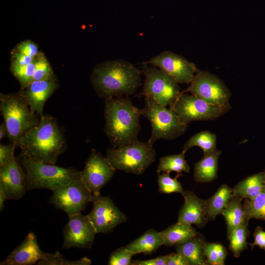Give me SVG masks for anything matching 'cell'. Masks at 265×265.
I'll return each instance as SVG.
<instances>
[{
    "label": "cell",
    "mask_w": 265,
    "mask_h": 265,
    "mask_svg": "<svg viewBox=\"0 0 265 265\" xmlns=\"http://www.w3.org/2000/svg\"><path fill=\"white\" fill-rule=\"evenodd\" d=\"M142 71L126 60H107L93 68L90 81L98 95L105 100L134 94L142 84Z\"/></svg>",
    "instance_id": "6da1fadb"
},
{
    "label": "cell",
    "mask_w": 265,
    "mask_h": 265,
    "mask_svg": "<svg viewBox=\"0 0 265 265\" xmlns=\"http://www.w3.org/2000/svg\"><path fill=\"white\" fill-rule=\"evenodd\" d=\"M39 122L20 139L21 154L33 160L55 164L65 150L66 141L55 119L49 115L40 117Z\"/></svg>",
    "instance_id": "7a4b0ae2"
},
{
    "label": "cell",
    "mask_w": 265,
    "mask_h": 265,
    "mask_svg": "<svg viewBox=\"0 0 265 265\" xmlns=\"http://www.w3.org/2000/svg\"><path fill=\"white\" fill-rule=\"evenodd\" d=\"M104 132L113 147L130 144L137 140L140 130L141 109L126 96L105 100Z\"/></svg>",
    "instance_id": "3957f363"
},
{
    "label": "cell",
    "mask_w": 265,
    "mask_h": 265,
    "mask_svg": "<svg viewBox=\"0 0 265 265\" xmlns=\"http://www.w3.org/2000/svg\"><path fill=\"white\" fill-rule=\"evenodd\" d=\"M19 162L25 174L27 191L36 188L53 191L80 177V171L74 168L38 161L21 154Z\"/></svg>",
    "instance_id": "277c9868"
},
{
    "label": "cell",
    "mask_w": 265,
    "mask_h": 265,
    "mask_svg": "<svg viewBox=\"0 0 265 265\" xmlns=\"http://www.w3.org/2000/svg\"><path fill=\"white\" fill-rule=\"evenodd\" d=\"M0 110L7 129L10 143L16 147L21 137L39 121L20 91L0 94Z\"/></svg>",
    "instance_id": "5b68a950"
},
{
    "label": "cell",
    "mask_w": 265,
    "mask_h": 265,
    "mask_svg": "<svg viewBox=\"0 0 265 265\" xmlns=\"http://www.w3.org/2000/svg\"><path fill=\"white\" fill-rule=\"evenodd\" d=\"M156 155L152 145L137 140L128 145L108 148L106 157L116 170L141 175L155 162Z\"/></svg>",
    "instance_id": "8992f818"
},
{
    "label": "cell",
    "mask_w": 265,
    "mask_h": 265,
    "mask_svg": "<svg viewBox=\"0 0 265 265\" xmlns=\"http://www.w3.org/2000/svg\"><path fill=\"white\" fill-rule=\"evenodd\" d=\"M144 97L145 105L141 112L151 123L152 132L147 141L150 144L160 139L172 140L185 132L187 127L180 121L172 108L161 106L150 97Z\"/></svg>",
    "instance_id": "52a82bcc"
},
{
    "label": "cell",
    "mask_w": 265,
    "mask_h": 265,
    "mask_svg": "<svg viewBox=\"0 0 265 265\" xmlns=\"http://www.w3.org/2000/svg\"><path fill=\"white\" fill-rule=\"evenodd\" d=\"M142 72L145 77L142 95L152 98L163 106L171 107L182 94L179 83L153 66L145 64Z\"/></svg>",
    "instance_id": "ba28073f"
},
{
    "label": "cell",
    "mask_w": 265,
    "mask_h": 265,
    "mask_svg": "<svg viewBox=\"0 0 265 265\" xmlns=\"http://www.w3.org/2000/svg\"><path fill=\"white\" fill-rule=\"evenodd\" d=\"M180 121L186 126L194 121L216 119L231 109L230 105L216 106L210 104L191 94L183 93L171 106Z\"/></svg>",
    "instance_id": "9c48e42d"
},
{
    "label": "cell",
    "mask_w": 265,
    "mask_h": 265,
    "mask_svg": "<svg viewBox=\"0 0 265 265\" xmlns=\"http://www.w3.org/2000/svg\"><path fill=\"white\" fill-rule=\"evenodd\" d=\"M182 92H190L210 104L230 105L229 88L218 77L205 70L198 69L189 86Z\"/></svg>",
    "instance_id": "30bf717a"
},
{
    "label": "cell",
    "mask_w": 265,
    "mask_h": 265,
    "mask_svg": "<svg viewBox=\"0 0 265 265\" xmlns=\"http://www.w3.org/2000/svg\"><path fill=\"white\" fill-rule=\"evenodd\" d=\"M52 191L50 203L68 216L81 213L93 197L80 177Z\"/></svg>",
    "instance_id": "8fae6325"
},
{
    "label": "cell",
    "mask_w": 265,
    "mask_h": 265,
    "mask_svg": "<svg viewBox=\"0 0 265 265\" xmlns=\"http://www.w3.org/2000/svg\"><path fill=\"white\" fill-rule=\"evenodd\" d=\"M93 208L87 215L97 233H108L127 220L126 215L115 206L109 197L101 194L94 195Z\"/></svg>",
    "instance_id": "7c38bea8"
},
{
    "label": "cell",
    "mask_w": 265,
    "mask_h": 265,
    "mask_svg": "<svg viewBox=\"0 0 265 265\" xmlns=\"http://www.w3.org/2000/svg\"><path fill=\"white\" fill-rule=\"evenodd\" d=\"M115 171L106 157L92 149L80 172V178L92 194L97 195L100 194L102 188L111 179Z\"/></svg>",
    "instance_id": "4fadbf2b"
},
{
    "label": "cell",
    "mask_w": 265,
    "mask_h": 265,
    "mask_svg": "<svg viewBox=\"0 0 265 265\" xmlns=\"http://www.w3.org/2000/svg\"><path fill=\"white\" fill-rule=\"evenodd\" d=\"M145 64H151L173 77L179 83L190 84L198 69L184 56L170 51H163Z\"/></svg>",
    "instance_id": "5bb4252c"
},
{
    "label": "cell",
    "mask_w": 265,
    "mask_h": 265,
    "mask_svg": "<svg viewBox=\"0 0 265 265\" xmlns=\"http://www.w3.org/2000/svg\"><path fill=\"white\" fill-rule=\"evenodd\" d=\"M62 232L63 248L65 249L91 248L97 234L87 215L81 213L69 216Z\"/></svg>",
    "instance_id": "9a60e30c"
},
{
    "label": "cell",
    "mask_w": 265,
    "mask_h": 265,
    "mask_svg": "<svg viewBox=\"0 0 265 265\" xmlns=\"http://www.w3.org/2000/svg\"><path fill=\"white\" fill-rule=\"evenodd\" d=\"M0 186L4 190L8 200H18L27 191L24 171L14 153L0 166Z\"/></svg>",
    "instance_id": "2e32d148"
},
{
    "label": "cell",
    "mask_w": 265,
    "mask_h": 265,
    "mask_svg": "<svg viewBox=\"0 0 265 265\" xmlns=\"http://www.w3.org/2000/svg\"><path fill=\"white\" fill-rule=\"evenodd\" d=\"M56 76L40 80H34L20 92L26 100L31 111L40 117L44 115L43 108L47 100L58 86Z\"/></svg>",
    "instance_id": "e0dca14e"
},
{
    "label": "cell",
    "mask_w": 265,
    "mask_h": 265,
    "mask_svg": "<svg viewBox=\"0 0 265 265\" xmlns=\"http://www.w3.org/2000/svg\"><path fill=\"white\" fill-rule=\"evenodd\" d=\"M47 253L40 248L34 233L28 232L25 239L6 258L0 265H31L37 263Z\"/></svg>",
    "instance_id": "ac0fdd59"
},
{
    "label": "cell",
    "mask_w": 265,
    "mask_h": 265,
    "mask_svg": "<svg viewBox=\"0 0 265 265\" xmlns=\"http://www.w3.org/2000/svg\"><path fill=\"white\" fill-rule=\"evenodd\" d=\"M182 194L184 203L179 211L178 221L203 227L208 220L206 200L190 190H184Z\"/></svg>",
    "instance_id": "d6986e66"
},
{
    "label": "cell",
    "mask_w": 265,
    "mask_h": 265,
    "mask_svg": "<svg viewBox=\"0 0 265 265\" xmlns=\"http://www.w3.org/2000/svg\"><path fill=\"white\" fill-rule=\"evenodd\" d=\"M159 233L166 246L183 243L200 234L192 225L179 221Z\"/></svg>",
    "instance_id": "ffe728a7"
},
{
    "label": "cell",
    "mask_w": 265,
    "mask_h": 265,
    "mask_svg": "<svg viewBox=\"0 0 265 265\" xmlns=\"http://www.w3.org/2000/svg\"><path fill=\"white\" fill-rule=\"evenodd\" d=\"M206 241L200 233L187 241L175 246L176 252L183 255L190 265H208L204 255Z\"/></svg>",
    "instance_id": "44dd1931"
},
{
    "label": "cell",
    "mask_w": 265,
    "mask_h": 265,
    "mask_svg": "<svg viewBox=\"0 0 265 265\" xmlns=\"http://www.w3.org/2000/svg\"><path fill=\"white\" fill-rule=\"evenodd\" d=\"M221 154L216 149L211 154L204 157L194 165V179L202 183L212 182L217 178L218 161Z\"/></svg>",
    "instance_id": "7402d4cb"
},
{
    "label": "cell",
    "mask_w": 265,
    "mask_h": 265,
    "mask_svg": "<svg viewBox=\"0 0 265 265\" xmlns=\"http://www.w3.org/2000/svg\"><path fill=\"white\" fill-rule=\"evenodd\" d=\"M163 245V241L159 232L150 229L139 238L128 243L126 247L135 255L143 253L150 254Z\"/></svg>",
    "instance_id": "603a6c76"
},
{
    "label": "cell",
    "mask_w": 265,
    "mask_h": 265,
    "mask_svg": "<svg viewBox=\"0 0 265 265\" xmlns=\"http://www.w3.org/2000/svg\"><path fill=\"white\" fill-rule=\"evenodd\" d=\"M264 171L249 176L232 188L233 195L242 199H253L264 189Z\"/></svg>",
    "instance_id": "cb8c5ba5"
},
{
    "label": "cell",
    "mask_w": 265,
    "mask_h": 265,
    "mask_svg": "<svg viewBox=\"0 0 265 265\" xmlns=\"http://www.w3.org/2000/svg\"><path fill=\"white\" fill-rule=\"evenodd\" d=\"M233 196V189L226 184L222 185L215 192L206 200L207 218L214 220Z\"/></svg>",
    "instance_id": "d4e9b609"
},
{
    "label": "cell",
    "mask_w": 265,
    "mask_h": 265,
    "mask_svg": "<svg viewBox=\"0 0 265 265\" xmlns=\"http://www.w3.org/2000/svg\"><path fill=\"white\" fill-rule=\"evenodd\" d=\"M243 199L233 195L221 212L226 223L227 235L237 227L248 223L245 219L241 203Z\"/></svg>",
    "instance_id": "484cf974"
},
{
    "label": "cell",
    "mask_w": 265,
    "mask_h": 265,
    "mask_svg": "<svg viewBox=\"0 0 265 265\" xmlns=\"http://www.w3.org/2000/svg\"><path fill=\"white\" fill-rule=\"evenodd\" d=\"M194 146L201 148L204 156L213 153L216 148V135L209 131H203L192 135L184 144L182 152H186Z\"/></svg>",
    "instance_id": "4316f807"
},
{
    "label": "cell",
    "mask_w": 265,
    "mask_h": 265,
    "mask_svg": "<svg viewBox=\"0 0 265 265\" xmlns=\"http://www.w3.org/2000/svg\"><path fill=\"white\" fill-rule=\"evenodd\" d=\"M185 153L182 152L179 154L162 157L159 160L157 172L170 173L171 171H175L179 176L182 175L183 172L188 173L190 167L185 159Z\"/></svg>",
    "instance_id": "83f0119b"
},
{
    "label": "cell",
    "mask_w": 265,
    "mask_h": 265,
    "mask_svg": "<svg viewBox=\"0 0 265 265\" xmlns=\"http://www.w3.org/2000/svg\"><path fill=\"white\" fill-rule=\"evenodd\" d=\"M249 234L248 223H244L234 228L227 235L229 241V249L233 253L234 257L238 258L241 252L248 248L247 239Z\"/></svg>",
    "instance_id": "f1b7e54d"
},
{
    "label": "cell",
    "mask_w": 265,
    "mask_h": 265,
    "mask_svg": "<svg viewBox=\"0 0 265 265\" xmlns=\"http://www.w3.org/2000/svg\"><path fill=\"white\" fill-rule=\"evenodd\" d=\"M244 215L248 222L251 218L265 220V190L253 199H245L243 204Z\"/></svg>",
    "instance_id": "f546056e"
},
{
    "label": "cell",
    "mask_w": 265,
    "mask_h": 265,
    "mask_svg": "<svg viewBox=\"0 0 265 265\" xmlns=\"http://www.w3.org/2000/svg\"><path fill=\"white\" fill-rule=\"evenodd\" d=\"M92 261L83 257L78 260L71 261L66 258L59 252L53 253H47L45 257L37 265H89Z\"/></svg>",
    "instance_id": "4dcf8cb0"
},
{
    "label": "cell",
    "mask_w": 265,
    "mask_h": 265,
    "mask_svg": "<svg viewBox=\"0 0 265 265\" xmlns=\"http://www.w3.org/2000/svg\"><path fill=\"white\" fill-rule=\"evenodd\" d=\"M170 173L163 172L162 174L158 173V184L159 191L163 194H170L172 193H179L182 194L184 191L181 183L178 181L177 178L179 175L172 178Z\"/></svg>",
    "instance_id": "1f68e13d"
},
{
    "label": "cell",
    "mask_w": 265,
    "mask_h": 265,
    "mask_svg": "<svg viewBox=\"0 0 265 265\" xmlns=\"http://www.w3.org/2000/svg\"><path fill=\"white\" fill-rule=\"evenodd\" d=\"M10 71L18 80L21 85V89L26 88L33 80L35 71L34 58L33 61L26 65L20 66L11 64Z\"/></svg>",
    "instance_id": "d6a6232c"
},
{
    "label": "cell",
    "mask_w": 265,
    "mask_h": 265,
    "mask_svg": "<svg viewBox=\"0 0 265 265\" xmlns=\"http://www.w3.org/2000/svg\"><path fill=\"white\" fill-rule=\"evenodd\" d=\"M34 62L35 71L32 81L47 79L54 75L49 61L41 51L34 57Z\"/></svg>",
    "instance_id": "836d02e7"
},
{
    "label": "cell",
    "mask_w": 265,
    "mask_h": 265,
    "mask_svg": "<svg viewBox=\"0 0 265 265\" xmlns=\"http://www.w3.org/2000/svg\"><path fill=\"white\" fill-rule=\"evenodd\" d=\"M135 254L127 249L126 246L120 247L110 255L107 264L109 265H130L132 258Z\"/></svg>",
    "instance_id": "e575fe53"
},
{
    "label": "cell",
    "mask_w": 265,
    "mask_h": 265,
    "mask_svg": "<svg viewBox=\"0 0 265 265\" xmlns=\"http://www.w3.org/2000/svg\"><path fill=\"white\" fill-rule=\"evenodd\" d=\"M14 49L33 58H34L39 52L37 45L30 40H26L20 42Z\"/></svg>",
    "instance_id": "d590c367"
},
{
    "label": "cell",
    "mask_w": 265,
    "mask_h": 265,
    "mask_svg": "<svg viewBox=\"0 0 265 265\" xmlns=\"http://www.w3.org/2000/svg\"><path fill=\"white\" fill-rule=\"evenodd\" d=\"M204 252L208 265H221L215 242L206 241Z\"/></svg>",
    "instance_id": "8d00e7d4"
},
{
    "label": "cell",
    "mask_w": 265,
    "mask_h": 265,
    "mask_svg": "<svg viewBox=\"0 0 265 265\" xmlns=\"http://www.w3.org/2000/svg\"><path fill=\"white\" fill-rule=\"evenodd\" d=\"M34 58L25 55L14 49L11 52V64L23 66L31 63Z\"/></svg>",
    "instance_id": "74e56055"
},
{
    "label": "cell",
    "mask_w": 265,
    "mask_h": 265,
    "mask_svg": "<svg viewBox=\"0 0 265 265\" xmlns=\"http://www.w3.org/2000/svg\"><path fill=\"white\" fill-rule=\"evenodd\" d=\"M253 237L254 238L253 242L248 243L251 248H253L255 246H258L265 251V231L263 230L262 227L259 226L256 227Z\"/></svg>",
    "instance_id": "f35d334b"
},
{
    "label": "cell",
    "mask_w": 265,
    "mask_h": 265,
    "mask_svg": "<svg viewBox=\"0 0 265 265\" xmlns=\"http://www.w3.org/2000/svg\"><path fill=\"white\" fill-rule=\"evenodd\" d=\"M15 147L11 143L7 145H0V166H2L14 153Z\"/></svg>",
    "instance_id": "ab89813d"
},
{
    "label": "cell",
    "mask_w": 265,
    "mask_h": 265,
    "mask_svg": "<svg viewBox=\"0 0 265 265\" xmlns=\"http://www.w3.org/2000/svg\"><path fill=\"white\" fill-rule=\"evenodd\" d=\"M166 257L167 265H190L187 260L178 252L166 255Z\"/></svg>",
    "instance_id": "60d3db41"
},
{
    "label": "cell",
    "mask_w": 265,
    "mask_h": 265,
    "mask_svg": "<svg viewBox=\"0 0 265 265\" xmlns=\"http://www.w3.org/2000/svg\"><path fill=\"white\" fill-rule=\"evenodd\" d=\"M132 265H167L166 255L160 256L146 260H136L132 262Z\"/></svg>",
    "instance_id": "b9f144b4"
},
{
    "label": "cell",
    "mask_w": 265,
    "mask_h": 265,
    "mask_svg": "<svg viewBox=\"0 0 265 265\" xmlns=\"http://www.w3.org/2000/svg\"><path fill=\"white\" fill-rule=\"evenodd\" d=\"M216 247L218 253V257L221 265L225 264V261L228 255L225 247L220 242H215Z\"/></svg>",
    "instance_id": "7bdbcfd3"
},
{
    "label": "cell",
    "mask_w": 265,
    "mask_h": 265,
    "mask_svg": "<svg viewBox=\"0 0 265 265\" xmlns=\"http://www.w3.org/2000/svg\"><path fill=\"white\" fill-rule=\"evenodd\" d=\"M8 200L7 195L2 188L0 186V212H1L4 207V202Z\"/></svg>",
    "instance_id": "ee69618b"
},
{
    "label": "cell",
    "mask_w": 265,
    "mask_h": 265,
    "mask_svg": "<svg viewBox=\"0 0 265 265\" xmlns=\"http://www.w3.org/2000/svg\"><path fill=\"white\" fill-rule=\"evenodd\" d=\"M7 129L5 123L3 122L0 126V139H2L5 135H7Z\"/></svg>",
    "instance_id": "f6af8a7d"
},
{
    "label": "cell",
    "mask_w": 265,
    "mask_h": 265,
    "mask_svg": "<svg viewBox=\"0 0 265 265\" xmlns=\"http://www.w3.org/2000/svg\"><path fill=\"white\" fill-rule=\"evenodd\" d=\"M264 174H265V183H264V189L265 190V170L264 171Z\"/></svg>",
    "instance_id": "bcb514c9"
}]
</instances>
